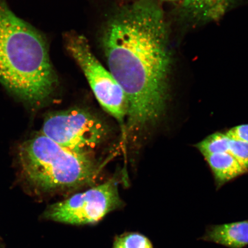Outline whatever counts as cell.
Here are the masks:
<instances>
[{"label": "cell", "instance_id": "2", "mask_svg": "<svg viewBox=\"0 0 248 248\" xmlns=\"http://www.w3.org/2000/svg\"><path fill=\"white\" fill-rule=\"evenodd\" d=\"M0 83L33 107L50 100L59 85L44 37L1 0Z\"/></svg>", "mask_w": 248, "mask_h": 248}, {"label": "cell", "instance_id": "4", "mask_svg": "<svg viewBox=\"0 0 248 248\" xmlns=\"http://www.w3.org/2000/svg\"><path fill=\"white\" fill-rule=\"evenodd\" d=\"M41 133L71 151L92 155L110 138L111 128L106 121L92 111L72 108L49 114Z\"/></svg>", "mask_w": 248, "mask_h": 248}, {"label": "cell", "instance_id": "9", "mask_svg": "<svg viewBox=\"0 0 248 248\" xmlns=\"http://www.w3.org/2000/svg\"><path fill=\"white\" fill-rule=\"evenodd\" d=\"M212 170L217 184L222 185L246 172L229 153L204 156Z\"/></svg>", "mask_w": 248, "mask_h": 248}, {"label": "cell", "instance_id": "1", "mask_svg": "<svg viewBox=\"0 0 248 248\" xmlns=\"http://www.w3.org/2000/svg\"><path fill=\"white\" fill-rule=\"evenodd\" d=\"M100 43L108 69L125 94L124 136L135 143L165 111L171 53L168 27L157 0L120 6L102 27Z\"/></svg>", "mask_w": 248, "mask_h": 248}, {"label": "cell", "instance_id": "5", "mask_svg": "<svg viewBox=\"0 0 248 248\" xmlns=\"http://www.w3.org/2000/svg\"><path fill=\"white\" fill-rule=\"evenodd\" d=\"M63 40L65 48L81 69L99 103L120 123L124 133L127 102L122 88L93 54L84 36L70 31L64 33Z\"/></svg>", "mask_w": 248, "mask_h": 248}, {"label": "cell", "instance_id": "13", "mask_svg": "<svg viewBox=\"0 0 248 248\" xmlns=\"http://www.w3.org/2000/svg\"><path fill=\"white\" fill-rule=\"evenodd\" d=\"M232 140L248 142V124H243L229 129L226 133Z\"/></svg>", "mask_w": 248, "mask_h": 248}, {"label": "cell", "instance_id": "3", "mask_svg": "<svg viewBox=\"0 0 248 248\" xmlns=\"http://www.w3.org/2000/svg\"><path fill=\"white\" fill-rule=\"evenodd\" d=\"M23 178L36 194H64L94 184L100 167L91 154L76 153L40 133L18 147Z\"/></svg>", "mask_w": 248, "mask_h": 248}, {"label": "cell", "instance_id": "6", "mask_svg": "<svg viewBox=\"0 0 248 248\" xmlns=\"http://www.w3.org/2000/svg\"><path fill=\"white\" fill-rule=\"evenodd\" d=\"M124 205L115 180L74 194L46 207L43 218L72 226L94 225Z\"/></svg>", "mask_w": 248, "mask_h": 248}, {"label": "cell", "instance_id": "10", "mask_svg": "<svg viewBox=\"0 0 248 248\" xmlns=\"http://www.w3.org/2000/svg\"><path fill=\"white\" fill-rule=\"evenodd\" d=\"M231 140L226 133L217 132L198 142L195 147L204 157L210 155L229 153Z\"/></svg>", "mask_w": 248, "mask_h": 248}, {"label": "cell", "instance_id": "14", "mask_svg": "<svg viewBox=\"0 0 248 248\" xmlns=\"http://www.w3.org/2000/svg\"><path fill=\"white\" fill-rule=\"evenodd\" d=\"M157 1L158 2H159V3H161V2L171 3V2H176L178 1H181V0H157Z\"/></svg>", "mask_w": 248, "mask_h": 248}, {"label": "cell", "instance_id": "12", "mask_svg": "<svg viewBox=\"0 0 248 248\" xmlns=\"http://www.w3.org/2000/svg\"><path fill=\"white\" fill-rule=\"evenodd\" d=\"M230 153L242 167L248 170V142L232 140L229 145Z\"/></svg>", "mask_w": 248, "mask_h": 248}, {"label": "cell", "instance_id": "11", "mask_svg": "<svg viewBox=\"0 0 248 248\" xmlns=\"http://www.w3.org/2000/svg\"><path fill=\"white\" fill-rule=\"evenodd\" d=\"M112 248H154L148 237L139 232H126L114 238Z\"/></svg>", "mask_w": 248, "mask_h": 248}, {"label": "cell", "instance_id": "7", "mask_svg": "<svg viewBox=\"0 0 248 248\" xmlns=\"http://www.w3.org/2000/svg\"><path fill=\"white\" fill-rule=\"evenodd\" d=\"M237 0H181L182 15L193 23L220 19Z\"/></svg>", "mask_w": 248, "mask_h": 248}, {"label": "cell", "instance_id": "8", "mask_svg": "<svg viewBox=\"0 0 248 248\" xmlns=\"http://www.w3.org/2000/svg\"><path fill=\"white\" fill-rule=\"evenodd\" d=\"M201 240L228 248H244L248 246V221L209 226Z\"/></svg>", "mask_w": 248, "mask_h": 248}]
</instances>
